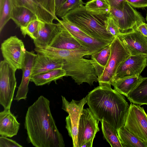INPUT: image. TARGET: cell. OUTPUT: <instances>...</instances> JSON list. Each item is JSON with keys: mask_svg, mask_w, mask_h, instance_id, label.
<instances>
[{"mask_svg": "<svg viewBox=\"0 0 147 147\" xmlns=\"http://www.w3.org/2000/svg\"><path fill=\"white\" fill-rule=\"evenodd\" d=\"M49 100L41 95L28 108L24 127L27 140L36 147H64L63 137L52 115Z\"/></svg>", "mask_w": 147, "mask_h": 147, "instance_id": "cell-1", "label": "cell"}, {"mask_svg": "<svg viewBox=\"0 0 147 147\" xmlns=\"http://www.w3.org/2000/svg\"><path fill=\"white\" fill-rule=\"evenodd\" d=\"M87 96L86 103L99 121L107 122L117 131L124 125L129 105L111 85H99Z\"/></svg>", "mask_w": 147, "mask_h": 147, "instance_id": "cell-2", "label": "cell"}, {"mask_svg": "<svg viewBox=\"0 0 147 147\" xmlns=\"http://www.w3.org/2000/svg\"><path fill=\"white\" fill-rule=\"evenodd\" d=\"M35 51L49 57L63 60L62 68L66 76H70L77 84L87 83L90 86L98 82V78L90 59L84 58L90 55L89 52L83 48L74 50L58 49L48 46H35Z\"/></svg>", "mask_w": 147, "mask_h": 147, "instance_id": "cell-3", "label": "cell"}, {"mask_svg": "<svg viewBox=\"0 0 147 147\" xmlns=\"http://www.w3.org/2000/svg\"><path fill=\"white\" fill-rule=\"evenodd\" d=\"M109 13H92L82 5L69 11L62 18L76 26L91 37L112 42L115 38L107 30L105 24Z\"/></svg>", "mask_w": 147, "mask_h": 147, "instance_id": "cell-4", "label": "cell"}, {"mask_svg": "<svg viewBox=\"0 0 147 147\" xmlns=\"http://www.w3.org/2000/svg\"><path fill=\"white\" fill-rule=\"evenodd\" d=\"M110 55L101 76L98 78L99 85H111L117 69L123 61L131 55L118 37L111 43Z\"/></svg>", "mask_w": 147, "mask_h": 147, "instance_id": "cell-5", "label": "cell"}, {"mask_svg": "<svg viewBox=\"0 0 147 147\" xmlns=\"http://www.w3.org/2000/svg\"><path fill=\"white\" fill-rule=\"evenodd\" d=\"M110 13L121 33L135 30L145 21L141 14L126 1L116 7H111Z\"/></svg>", "mask_w": 147, "mask_h": 147, "instance_id": "cell-6", "label": "cell"}, {"mask_svg": "<svg viewBox=\"0 0 147 147\" xmlns=\"http://www.w3.org/2000/svg\"><path fill=\"white\" fill-rule=\"evenodd\" d=\"M16 71L5 60L0 61V104L4 110H10L16 86Z\"/></svg>", "mask_w": 147, "mask_h": 147, "instance_id": "cell-7", "label": "cell"}, {"mask_svg": "<svg viewBox=\"0 0 147 147\" xmlns=\"http://www.w3.org/2000/svg\"><path fill=\"white\" fill-rule=\"evenodd\" d=\"M61 97L62 109L68 114L65 119V128L72 140L73 147H79L78 140L79 123L83 107L87 102V96L79 101L72 99L70 102L65 97L61 96Z\"/></svg>", "mask_w": 147, "mask_h": 147, "instance_id": "cell-8", "label": "cell"}, {"mask_svg": "<svg viewBox=\"0 0 147 147\" xmlns=\"http://www.w3.org/2000/svg\"><path fill=\"white\" fill-rule=\"evenodd\" d=\"M124 126L147 145V114L140 105L131 103Z\"/></svg>", "mask_w": 147, "mask_h": 147, "instance_id": "cell-9", "label": "cell"}, {"mask_svg": "<svg viewBox=\"0 0 147 147\" xmlns=\"http://www.w3.org/2000/svg\"><path fill=\"white\" fill-rule=\"evenodd\" d=\"M1 49L4 60L16 71L22 69L26 50L21 40L11 36L2 43Z\"/></svg>", "mask_w": 147, "mask_h": 147, "instance_id": "cell-10", "label": "cell"}, {"mask_svg": "<svg viewBox=\"0 0 147 147\" xmlns=\"http://www.w3.org/2000/svg\"><path fill=\"white\" fill-rule=\"evenodd\" d=\"M99 121L89 108L83 109L79 121L78 140L79 147L86 143L93 141L96 133L99 131Z\"/></svg>", "mask_w": 147, "mask_h": 147, "instance_id": "cell-11", "label": "cell"}, {"mask_svg": "<svg viewBox=\"0 0 147 147\" xmlns=\"http://www.w3.org/2000/svg\"><path fill=\"white\" fill-rule=\"evenodd\" d=\"M117 37L131 55H140L147 56V38L136 29L121 32Z\"/></svg>", "mask_w": 147, "mask_h": 147, "instance_id": "cell-12", "label": "cell"}, {"mask_svg": "<svg viewBox=\"0 0 147 147\" xmlns=\"http://www.w3.org/2000/svg\"><path fill=\"white\" fill-rule=\"evenodd\" d=\"M147 66V56L140 55H130L120 65L114 80L117 78L140 75Z\"/></svg>", "mask_w": 147, "mask_h": 147, "instance_id": "cell-13", "label": "cell"}, {"mask_svg": "<svg viewBox=\"0 0 147 147\" xmlns=\"http://www.w3.org/2000/svg\"><path fill=\"white\" fill-rule=\"evenodd\" d=\"M36 55L33 51H26L22 69V76L21 82L14 98V100L17 101L22 99L25 100L27 98L29 90L28 84L32 75L34 61Z\"/></svg>", "mask_w": 147, "mask_h": 147, "instance_id": "cell-14", "label": "cell"}, {"mask_svg": "<svg viewBox=\"0 0 147 147\" xmlns=\"http://www.w3.org/2000/svg\"><path fill=\"white\" fill-rule=\"evenodd\" d=\"M59 31L57 24L40 21L38 30L33 40L35 46H49Z\"/></svg>", "mask_w": 147, "mask_h": 147, "instance_id": "cell-15", "label": "cell"}, {"mask_svg": "<svg viewBox=\"0 0 147 147\" xmlns=\"http://www.w3.org/2000/svg\"><path fill=\"white\" fill-rule=\"evenodd\" d=\"M20 123L16 117L10 110H4L0 112V135L6 137L11 138L16 135Z\"/></svg>", "mask_w": 147, "mask_h": 147, "instance_id": "cell-16", "label": "cell"}, {"mask_svg": "<svg viewBox=\"0 0 147 147\" xmlns=\"http://www.w3.org/2000/svg\"><path fill=\"white\" fill-rule=\"evenodd\" d=\"M63 64L62 60L52 58L37 53L34 61L32 76L61 68Z\"/></svg>", "mask_w": 147, "mask_h": 147, "instance_id": "cell-17", "label": "cell"}, {"mask_svg": "<svg viewBox=\"0 0 147 147\" xmlns=\"http://www.w3.org/2000/svg\"><path fill=\"white\" fill-rule=\"evenodd\" d=\"M68 32L83 48L89 52L90 56L100 51L112 42L110 41L93 38L86 34L71 31Z\"/></svg>", "mask_w": 147, "mask_h": 147, "instance_id": "cell-18", "label": "cell"}, {"mask_svg": "<svg viewBox=\"0 0 147 147\" xmlns=\"http://www.w3.org/2000/svg\"><path fill=\"white\" fill-rule=\"evenodd\" d=\"M13 5L22 6L31 10L37 16L40 21L52 23L54 20H59L50 13L35 0H12Z\"/></svg>", "mask_w": 147, "mask_h": 147, "instance_id": "cell-19", "label": "cell"}, {"mask_svg": "<svg viewBox=\"0 0 147 147\" xmlns=\"http://www.w3.org/2000/svg\"><path fill=\"white\" fill-rule=\"evenodd\" d=\"M49 46L66 50H74L83 48L69 32L63 30H59V31Z\"/></svg>", "mask_w": 147, "mask_h": 147, "instance_id": "cell-20", "label": "cell"}, {"mask_svg": "<svg viewBox=\"0 0 147 147\" xmlns=\"http://www.w3.org/2000/svg\"><path fill=\"white\" fill-rule=\"evenodd\" d=\"M143 77L140 75L131 77L117 78L112 82L114 89L127 97Z\"/></svg>", "mask_w": 147, "mask_h": 147, "instance_id": "cell-21", "label": "cell"}, {"mask_svg": "<svg viewBox=\"0 0 147 147\" xmlns=\"http://www.w3.org/2000/svg\"><path fill=\"white\" fill-rule=\"evenodd\" d=\"M11 19L20 28L26 26L32 21L38 19L36 15L28 8L13 5Z\"/></svg>", "mask_w": 147, "mask_h": 147, "instance_id": "cell-22", "label": "cell"}, {"mask_svg": "<svg viewBox=\"0 0 147 147\" xmlns=\"http://www.w3.org/2000/svg\"><path fill=\"white\" fill-rule=\"evenodd\" d=\"M66 72L62 68L53 69L49 71L35 75L31 76L30 81L36 86L49 84L53 81L62 79L66 76Z\"/></svg>", "mask_w": 147, "mask_h": 147, "instance_id": "cell-23", "label": "cell"}, {"mask_svg": "<svg viewBox=\"0 0 147 147\" xmlns=\"http://www.w3.org/2000/svg\"><path fill=\"white\" fill-rule=\"evenodd\" d=\"M111 44L91 55L90 61L98 78L102 75L109 61L111 52Z\"/></svg>", "mask_w": 147, "mask_h": 147, "instance_id": "cell-24", "label": "cell"}, {"mask_svg": "<svg viewBox=\"0 0 147 147\" xmlns=\"http://www.w3.org/2000/svg\"><path fill=\"white\" fill-rule=\"evenodd\" d=\"M132 103L147 105V77H143L127 97Z\"/></svg>", "mask_w": 147, "mask_h": 147, "instance_id": "cell-25", "label": "cell"}, {"mask_svg": "<svg viewBox=\"0 0 147 147\" xmlns=\"http://www.w3.org/2000/svg\"><path fill=\"white\" fill-rule=\"evenodd\" d=\"M122 147H147V145L134 135L124 125L117 130Z\"/></svg>", "mask_w": 147, "mask_h": 147, "instance_id": "cell-26", "label": "cell"}, {"mask_svg": "<svg viewBox=\"0 0 147 147\" xmlns=\"http://www.w3.org/2000/svg\"><path fill=\"white\" fill-rule=\"evenodd\" d=\"M85 6L88 11L97 15L108 14L111 8L107 0H91L87 2Z\"/></svg>", "mask_w": 147, "mask_h": 147, "instance_id": "cell-27", "label": "cell"}, {"mask_svg": "<svg viewBox=\"0 0 147 147\" xmlns=\"http://www.w3.org/2000/svg\"><path fill=\"white\" fill-rule=\"evenodd\" d=\"M100 122L103 137L111 146L112 147H122L117 131L107 122L104 121Z\"/></svg>", "mask_w": 147, "mask_h": 147, "instance_id": "cell-28", "label": "cell"}, {"mask_svg": "<svg viewBox=\"0 0 147 147\" xmlns=\"http://www.w3.org/2000/svg\"><path fill=\"white\" fill-rule=\"evenodd\" d=\"M13 7L12 0H4L0 7V32H1L5 26L11 19Z\"/></svg>", "mask_w": 147, "mask_h": 147, "instance_id": "cell-29", "label": "cell"}, {"mask_svg": "<svg viewBox=\"0 0 147 147\" xmlns=\"http://www.w3.org/2000/svg\"><path fill=\"white\" fill-rule=\"evenodd\" d=\"M84 4L82 0H67L55 11V15L62 18L69 11Z\"/></svg>", "mask_w": 147, "mask_h": 147, "instance_id": "cell-30", "label": "cell"}, {"mask_svg": "<svg viewBox=\"0 0 147 147\" xmlns=\"http://www.w3.org/2000/svg\"><path fill=\"white\" fill-rule=\"evenodd\" d=\"M40 21V20L37 19L32 21L26 26L20 28L24 37L28 35L33 40L38 30Z\"/></svg>", "mask_w": 147, "mask_h": 147, "instance_id": "cell-31", "label": "cell"}, {"mask_svg": "<svg viewBox=\"0 0 147 147\" xmlns=\"http://www.w3.org/2000/svg\"><path fill=\"white\" fill-rule=\"evenodd\" d=\"M107 30L115 38L117 37L121 32L115 19L110 13L105 21Z\"/></svg>", "mask_w": 147, "mask_h": 147, "instance_id": "cell-32", "label": "cell"}, {"mask_svg": "<svg viewBox=\"0 0 147 147\" xmlns=\"http://www.w3.org/2000/svg\"><path fill=\"white\" fill-rule=\"evenodd\" d=\"M23 146L15 141L1 136L0 137V147H22Z\"/></svg>", "mask_w": 147, "mask_h": 147, "instance_id": "cell-33", "label": "cell"}, {"mask_svg": "<svg viewBox=\"0 0 147 147\" xmlns=\"http://www.w3.org/2000/svg\"><path fill=\"white\" fill-rule=\"evenodd\" d=\"M133 7L141 8L147 7V0H125Z\"/></svg>", "mask_w": 147, "mask_h": 147, "instance_id": "cell-34", "label": "cell"}, {"mask_svg": "<svg viewBox=\"0 0 147 147\" xmlns=\"http://www.w3.org/2000/svg\"><path fill=\"white\" fill-rule=\"evenodd\" d=\"M136 29L147 38V24L145 22L139 25L136 28Z\"/></svg>", "mask_w": 147, "mask_h": 147, "instance_id": "cell-35", "label": "cell"}, {"mask_svg": "<svg viewBox=\"0 0 147 147\" xmlns=\"http://www.w3.org/2000/svg\"><path fill=\"white\" fill-rule=\"evenodd\" d=\"M67 0H55V11Z\"/></svg>", "mask_w": 147, "mask_h": 147, "instance_id": "cell-36", "label": "cell"}, {"mask_svg": "<svg viewBox=\"0 0 147 147\" xmlns=\"http://www.w3.org/2000/svg\"><path fill=\"white\" fill-rule=\"evenodd\" d=\"M93 142L92 141L88 142L83 145L82 147H92V146Z\"/></svg>", "mask_w": 147, "mask_h": 147, "instance_id": "cell-37", "label": "cell"}, {"mask_svg": "<svg viewBox=\"0 0 147 147\" xmlns=\"http://www.w3.org/2000/svg\"><path fill=\"white\" fill-rule=\"evenodd\" d=\"M4 0H0V7H1L2 5Z\"/></svg>", "mask_w": 147, "mask_h": 147, "instance_id": "cell-38", "label": "cell"}, {"mask_svg": "<svg viewBox=\"0 0 147 147\" xmlns=\"http://www.w3.org/2000/svg\"><path fill=\"white\" fill-rule=\"evenodd\" d=\"M120 0V1L121 2H122L123 1H125V0Z\"/></svg>", "mask_w": 147, "mask_h": 147, "instance_id": "cell-39", "label": "cell"}, {"mask_svg": "<svg viewBox=\"0 0 147 147\" xmlns=\"http://www.w3.org/2000/svg\"><path fill=\"white\" fill-rule=\"evenodd\" d=\"M146 22H147V13L146 16Z\"/></svg>", "mask_w": 147, "mask_h": 147, "instance_id": "cell-40", "label": "cell"}]
</instances>
